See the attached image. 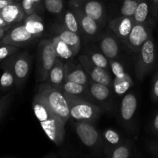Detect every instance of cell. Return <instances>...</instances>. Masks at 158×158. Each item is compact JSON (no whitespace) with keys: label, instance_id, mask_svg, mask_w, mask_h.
<instances>
[{"label":"cell","instance_id":"cell-5","mask_svg":"<svg viewBox=\"0 0 158 158\" xmlns=\"http://www.w3.org/2000/svg\"><path fill=\"white\" fill-rule=\"evenodd\" d=\"M56 58L52 41L45 40L40 42L38 46V72L40 80L46 81Z\"/></svg>","mask_w":158,"mask_h":158},{"label":"cell","instance_id":"cell-13","mask_svg":"<svg viewBox=\"0 0 158 158\" xmlns=\"http://www.w3.org/2000/svg\"><path fill=\"white\" fill-rule=\"evenodd\" d=\"M134 23L135 22L133 17L121 15L110 23V29L117 38L124 42L127 37L129 35Z\"/></svg>","mask_w":158,"mask_h":158},{"label":"cell","instance_id":"cell-37","mask_svg":"<svg viewBox=\"0 0 158 158\" xmlns=\"http://www.w3.org/2000/svg\"><path fill=\"white\" fill-rule=\"evenodd\" d=\"M13 2L14 0H0V10L9 4H10V3Z\"/></svg>","mask_w":158,"mask_h":158},{"label":"cell","instance_id":"cell-18","mask_svg":"<svg viewBox=\"0 0 158 158\" xmlns=\"http://www.w3.org/2000/svg\"><path fill=\"white\" fill-rule=\"evenodd\" d=\"M65 66H66L65 80H69L87 86L90 78L83 66H73L71 65V63H67L65 65Z\"/></svg>","mask_w":158,"mask_h":158},{"label":"cell","instance_id":"cell-38","mask_svg":"<svg viewBox=\"0 0 158 158\" xmlns=\"http://www.w3.org/2000/svg\"><path fill=\"white\" fill-rule=\"evenodd\" d=\"M153 129H154V131L156 133L158 134V113L156 114L155 117L154 119V121H153Z\"/></svg>","mask_w":158,"mask_h":158},{"label":"cell","instance_id":"cell-16","mask_svg":"<svg viewBox=\"0 0 158 158\" xmlns=\"http://www.w3.org/2000/svg\"><path fill=\"white\" fill-rule=\"evenodd\" d=\"M0 13L8 25L19 23L26 15L21 3H16L15 2L1 9Z\"/></svg>","mask_w":158,"mask_h":158},{"label":"cell","instance_id":"cell-22","mask_svg":"<svg viewBox=\"0 0 158 158\" xmlns=\"http://www.w3.org/2000/svg\"><path fill=\"white\" fill-rule=\"evenodd\" d=\"M58 35L73 49L75 55H77L80 52L81 40L78 35V33L72 32L65 28V29H60Z\"/></svg>","mask_w":158,"mask_h":158},{"label":"cell","instance_id":"cell-1","mask_svg":"<svg viewBox=\"0 0 158 158\" xmlns=\"http://www.w3.org/2000/svg\"><path fill=\"white\" fill-rule=\"evenodd\" d=\"M32 110L49 140L58 146L61 144L64 140L65 123L38 93L32 100Z\"/></svg>","mask_w":158,"mask_h":158},{"label":"cell","instance_id":"cell-43","mask_svg":"<svg viewBox=\"0 0 158 158\" xmlns=\"http://www.w3.org/2000/svg\"><path fill=\"white\" fill-rule=\"evenodd\" d=\"M14 1H15V0H14Z\"/></svg>","mask_w":158,"mask_h":158},{"label":"cell","instance_id":"cell-6","mask_svg":"<svg viewBox=\"0 0 158 158\" xmlns=\"http://www.w3.org/2000/svg\"><path fill=\"white\" fill-rule=\"evenodd\" d=\"M151 35V26L149 23H134L129 35L123 43L131 51L137 54Z\"/></svg>","mask_w":158,"mask_h":158},{"label":"cell","instance_id":"cell-14","mask_svg":"<svg viewBox=\"0 0 158 158\" xmlns=\"http://www.w3.org/2000/svg\"><path fill=\"white\" fill-rule=\"evenodd\" d=\"M69 7L75 12L82 32L88 36H94L99 30V26L97 24L98 22L86 15L82 9L77 6L69 4Z\"/></svg>","mask_w":158,"mask_h":158},{"label":"cell","instance_id":"cell-30","mask_svg":"<svg viewBox=\"0 0 158 158\" xmlns=\"http://www.w3.org/2000/svg\"><path fill=\"white\" fill-rule=\"evenodd\" d=\"M140 0H123L120 6V13L123 16L133 17Z\"/></svg>","mask_w":158,"mask_h":158},{"label":"cell","instance_id":"cell-32","mask_svg":"<svg viewBox=\"0 0 158 158\" xmlns=\"http://www.w3.org/2000/svg\"><path fill=\"white\" fill-rule=\"evenodd\" d=\"M45 9L52 14H60L63 10V0H43Z\"/></svg>","mask_w":158,"mask_h":158},{"label":"cell","instance_id":"cell-34","mask_svg":"<svg viewBox=\"0 0 158 158\" xmlns=\"http://www.w3.org/2000/svg\"><path fill=\"white\" fill-rule=\"evenodd\" d=\"M17 51H18L17 46L3 44V46H0V61L10 56L11 55H13Z\"/></svg>","mask_w":158,"mask_h":158},{"label":"cell","instance_id":"cell-7","mask_svg":"<svg viewBox=\"0 0 158 158\" xmlns=\"http://www.w3.org/2000/svg\"><path fill=\"white\" fill-rule=\"evenodd\" d=\"M79 60L91 80L109 87H113V78L110 71L96 66L86 54L80 56Z\"/></svg>","mask_w":158,"mask_h":158},{"label":"cell","instance_id":"cell-23","mask_svg":"<svg viewBox=\"0 0 158 158\" xmlns=\"http://www.w3.org/2000/svg\"><path fill=\"white\" fill-rule=\"evenodd\" d=\"M51 41L58 58L61 60H69L75 56L73 49L63 40H62L58 35H55Z\"/></svg>","mask_w":158,"mask_h":158},{"label":"cell","instance_id":"cell-24","mask_svg":"<svg viewBox=\"0 0 158 158\" xmlns=\"http://www.w3.org/2000/svg\"><path fill=\"white\" fill-rule=\"evenodd\" d=\"M133 86V81L131 77L127 73L120 77H114L113 79V88L115 94L117 95H124Z\"/></svg>","mask_w":158,"mask_h":158},{"label":"cell","instance_id":"cell-26","mask_svg":"<svg viewBox=\"0 0 158 158\" xmlns=\"http://www.w3.org/2000/svg\"><path fill=\"white\" fill-rule=\"evenodd\" d=\"M14 84H15V77L10 65L4 67V70L0 77V89L2 90H6L10 89Z\"/></svg>","mask_w":158,"mask_h":158},{"label":"cell","instance_id":"cell-39","mask_svg":"<svg viewBox=\"0 0 158 158\" xmlns=\"http://www.w3.org/2000/svg\"><path fill=\"white\" fill-rule=\"evenodd\" d=\"M7 26H8V24L6 23V22L4 20L3 17L2 16L1 13H0V26H1V27H6Z\"/></svg>","mask_w":158,"mask_h":158},{"label":"cell","instance_id":"cell-15","mask_svg":"<svg viewBox=\"0 0 158 158\" xmlns=\"http://www.w3.org/2000/svg\"><path fill=\"white\" fill-rule=\"evenodd\" d=\"M65 76H66V66L62 62L61 59L57 57L53 66L49 71V75L46 79V83L51 86L61 89L65 81Z\"/></svg>","mask_w":158,"mask_h":158},{"label":"cell","instance_id":"cell-12","mask_svg":"<svg viewBox=\"0 0 158 158\" xmlns=\"http://www.w3.org/2000/svg\"><path fill=\"white\" fill-rule=\"evenodd\" d=\"M87 90L90 97V101L97 105V103L103 104V108L111 98V87L97 83L91 79L87 85Z\"/></svg>","mask_w":158,"mask_h":158},{"label":"cell","instance_id":"cell-17","mask_svg":"<svg viewBox=\"0 0 158 158\" xmlns=\"http://www.w3.org/2000/svg\"><path fill=\"white\" fill-rule=\"evenodd\" d=\"M137 107V97L132 93L127 94L120 103V116L123 121L130 122L135 114Z\"/></svg>","mask_w":158,"mask_h":158},{"label":"cell","instance_id":"cell-3","mask_svg":"<svg viewBox=\"0 0 158 158\" xmlns=\"http://www.w3.org/2000/svg\"><path fill=\"white\" fill-rule=\"evenodd\" d=\"M38 94L44 99L49 108L59 116L66 124L70 117V113L69 103L63 91L46 83L40 85Z\"/></svg>","mask_w":158,"mask_h":158},{"label":"cell","instance_id":"cell-21","mask_svg":"<svg viewBox=\"0 0 158 158\" xmlns=\"http://www.w3.org/2000/svg\"><path fill=\"white\" fill-rule=\"evenodd\" d=\"M61 89L63 92L83 97V98L90 101V97H89V93H88L87 86L80 84V83H75V82L69 81V80H65L63 86H62Z\"/></svg>","mask_w":158,"mask_h":158},{"label":"cell","instance_id":"cell-2","mask_svg":"<svg viewBox=\"0 0 158 158\" xmlns=\"http://www.w3.org/2000/svg\"><path fill=\"white\" fill-rule=\"evenodd\" d=\"M64 93L69 103L70 117L77 121L94 123L103 113V108L83 97Z\"/></svg>","mask_w":158,"mask_h":158},{"label":"cell","instance_id":"cell-44","mask_svg":"<svg viewBox=\"0 0 158 158\" xmlns=\"http://www.w3.org/2000/svg\"><path fill=\"white\" fill-rule=\"evenodd\" d=\"M17 1H18V0H17Z\"/></svg>","mask_w":158,"mask_h":158},{"label":"cell","instance_id":"cell-40","mask_svg":"<svg viewBox=\"0 0 158 158\" xmlns=\"http://www.w3.org/2000/svg\"><path fill=\"white\" fill-rule=\"evenodd\" d=\"M0 34H5V27L0 26Z\"/></svg>","mask_w":158,"mask_h":158},{"label":"cell","instance_id":"cell-11","mask_svg":"<svg viewBox=\"0 0 158 158\" xmlns=\"http://www.w3.org/2000/svg\"><path fill=\"white\" fill-rule=\"evenodd\" d=\"M69 4L82 9L88 16L97 22H101L105 17L104 7L98 0H70Z\"/></svg>","mask_w":158,"mask_h":158},{"label":"cell","instance_id":"cell-35","mask_svg":"<svg viewBox=\"0 0 158 158\" xmlns=\"http://www.w3.org/2000/svg\"><path fill=\"white\" fill-rule=\"evenodd\" d=\"M11 98H12V94L9 93L6 95H5L2 98L0 99V119L4 114L5 111L7 109L8 106L9 105V103L11 101Z\"/></svg>","mask_w":158,"mask_h":158},{"label":"cell","instance_id":"cell-42","mask_svg":"<svg viewBox=\"0 0 158 158\" xmlns=\"http://www.w3.org/2000/svg\"><path fill=\"white\" fill-rule=\"evenodd\" d=\"M149 1H152V2H158V0H149Z\"/></svg>","mask_w":158,"mask_h":158},{"label":"cell","instance_id":"cell-10","mask_svg":"<svg viewBox=\"0 0 158 158\" xmlns=\"http://www.w3.org/2000/svg\"><path fill=\"white\" fill-rule=\"evenodd\" d=\"M34 39V36L29 33L24 25H19L12 28L2 37V44L12 45L19 47L30 43Z\"/></svg>","mask_w":158,"mask_h":158},{"label":"cell","instance_id":"cell-33","mask_svg":"<svg viewBox=\"0 0 158 158\" xmlns=\"http://www.w3.org/2000/svg\"><path fill=\"white\" fill-rule=\"evenodd\" d=\"M103 137L105 141L107 142L108 144L111 146H117L121 143V138L119 134L112 129H106V131H103Z\"/></svg>","mask_w":158,"mask_h":158},{"label":"cell","instance_id":"cell-31","mask_svg":"<svg viewBox=\"0 0 158 158\" xmlns=\"http://www.w3.org/2000/svg\"><path fill=\"white\" fill-rule=\"evenodd\" d=\"M22 6L26 15L36 13L40 6L43 4V0H22Z\"/></svg>","mask_w":158,"mask_h":158},{"label":"cell","instance_id":"cell-4","mask_svg":"<svg viewBox=\"0 0 158 158\" xmlns=\"http://www.w3.org/2000/svg\"><path fill=\"white\" fill-rule=\"evenodd\" d=\"M157 60L155 43L152 34L137 53L135 72L138 80H143L145 76L154 67Z\"/></svg>","mask_w":158,"mask_h":158},{"label":"cell","instance_id":"cell-36","mask_svg":"<svg viewBox=\"0 0 158 158\" xmlns=\"http://www.w3.org/2000/svg\"><path fill=\"white\" fill-rule=\"evenodd\" d=\"M152 97L154 100H158V73L154 77L152 86Z\"/></svg>","mask_w":158,"mask_h":158},{"label":"cell","instance_id":"cell-27","mask_svg":"<svg viewBox=\"0 0 158 158\" xmlns=\"http://www.w3.org/2000/svg\"><path fill=\"white\" fill-rule=\"evenodd\" d=\"M86 55L90 59L91 61L100 68L106 69V70L110 71V60L103 52H97V51L94 50H88Z\"/></svg>","mask_w":158,"mask_h":158},{"label":"cell","instance_id":"cell-8","mask_svg":"<svg viewBox=\"0 0 158 158\" xmlns=\"http://www.w3.org/2000/svg\"><path fill=\"white\" fill-rule=\"evenodd\" d=\"M75 130L77 136L85 146L92 148L99 147L101 137L92 123L77 121L75 124Z\"/></svg>","mask_w":158,"mask_h":158},{"label":"cell","instance_id":"cell-20","mask_svg":"<svg viewBox=\"0 0 158 158\" xmlns=\"http://www.w3.org/2000/svg\"><path fill=\"white\" fill-rule=\"evenodd\" d=\"M23 25L26 30L34 37L41 36L44 32L45 26L43 19L36 13L28 15L25 19Z\"/></svg>","mask_w":158,"mask_h":158},{"label":"cell","instance_id":"cell-28","mask_svg":"<svg viewBox=\"0 0 158 158\" xmlns=\"http://www.w3.org/2000/svg\"><path fill=\"white\" fill-rule=\"evenodd\" d=\"M107 157L112 158H128L131 156V149L128 146L124 144H119L107 148L105 150Z\"/></svg>","mask_w":158,"mask_h":158},{"label":"cell","instance_id":"cell-9","mask_svg":"<svg viewBox=\"0 0 158 158\" xmlns=\"http://www.w3.org/2000/svg\"><path fill=\"white\" fill-rule=\"evenodd\" d=\"M12 69L15 77V84L18 87L23 86L29 76L31 67V56L27 52H23L12 62Z\"/></svg>","mask_w":158,"mask_h":158},{"label":"cell","instance_id":"cell-25","mask_svg":"<svg viewBox=\"0 0 158 158\" xmlns=\"http://www.w3.org/2000/svg\"><path fill=\"white\" fill-rule=\"evenodd\" d=\"M150 12L151 9L148 0H140L133 16L135 23H148Z\"/></svg>","mask_w":158,"mask_h":158},{"label":"cell","instance_id":"cell-41","mask_svg":"<svg viewBox=\"0 0 158 158\" xmlns=\"http://www.w3.org/2000/svg\"><path fill=\"white\" fill-rule=\"evenodd\" d=\"M4 35L5 34H0V40H1V39H2V37L4 36Z\"/></svg>","mask_w":158,"mask_h":158},{"label":"cell","instance_id":"cell-29","mask_svg":"<svg viewBox=\"0 0 158 158\" xmlns=\"http://www.w3.org/2000/svg\"><path fill=\"white\" fill-rule=\"evenodd\" d=\"M64 26L66 29L76 32V33H78L79 31L80 30L77 17L72 9H67L65 12Z\"/></svg>","mask_w":158,"mask_h":158},{"label":"cell","instance_id":"cell-19","mask_svg":"<svg viewBox=\"0 0 158 158\" xmlns=\"http://www.w3.org/2000/svg\"><path fill=\"white\" fill-rule=\"evenodd\" d=\"M100 46L101 52L109 60H116L118 57L120 53L118 43L110 33L106 34L102 37Z\"/></svg>","mask_w":158,"mask_h":158}]
</instances>
